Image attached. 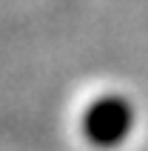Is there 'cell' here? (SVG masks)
Returning a JSON list of instances; mask_svg holds the SVG:
<instances>
[{
    "label": "cell",
    "instance_id": "obj_1",
    "mask_svg": "<svg viewBox=\"0 0 148 151\" xmlns=\"http://www.w3.org/2000/svg\"><path fill=\"white\" fill-rule=\"evenodd\" d=\"M137 128V106L123 91H103L80 111V134L91 148L111 151L131 140Z\"/></svg>",
    "mask_w": 148,
    "mask_h": 151
}]
</instances>
